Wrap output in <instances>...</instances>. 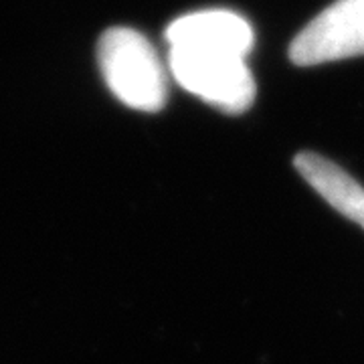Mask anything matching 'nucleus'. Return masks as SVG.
<instances>
[{
  "mask_svg": "<svg viewBox=\"0 0 364 364\" xmlns=\"http://www.w3.org/2000/svg\"><path fill=\"white\" fill-rule=\"evenodd\" d=\"M296 168L304 181L350 221L364 229V188L346 170L316 152H301L296 156Z\"/></svg>",
  "mask_w": 364,
  "mask_h": 364,
  "instance_id": "obj_4",
  "label": "nucleus"
},
{
  "mask_svg": "<svg viewBox=\"0 0 364 364\" xmlns=\"http://www.w3.org/2000/svg\"><path fill=\"white\" fill-rule=\"evenodd\" d=\"M170 71L182 87L227 114H243L255 102V81L245 57L253 28L223 9L176 18L166 31Z\"/></svg>",
  "mask_w": 364,
  "mask_h": 364,
  "instance_id": "obj_1",
  "label": "nucleus"
},
{
  "mask_svg": "<svg viewBox=\"0 0 364 364\" xmlns=\"http://www.w3.org/2000/svg\"><path fill=\"white\" fill-rule=\"evenodd\" d=\"M97 63L107 87L122 104L158 112L168 97V77L156 49L142 33L116 26L97 43Z\"/></svg>",
  "mask_w": 364,
  "mask_h": 364,
  "instance_id": "obj_2",
  "label": "nucleus"
},
{
  "mask_svg": "<svg viewBox=\"0 0 364 364\" xmlns=\"http://www.w3.org/2000/svg\"><path fill=\"white\" fill-rule=\"evenodd\" d=\"M364 55V0H336L304 26L289 45L299 67Z\"/></svg>",
  "mask_w": 364,
  "mask_h": 364,
  "instance_id": "obj_3",
  "label": "nucleus"
}]
</instances>
